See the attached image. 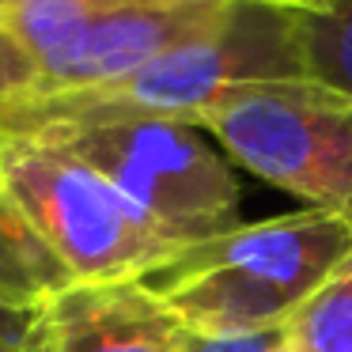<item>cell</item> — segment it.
<instances>
[{"mask_svg":"<svg viewBox=\"0 0 352 352\" xmlns=\"http://www.w3.org/2000/svg\"><path fill=\"white\" fill-rule=\"evenodd\" d=\"M31 137L54 140L95 167L186 246L239 228L235 170L201 137L197 125L163 118H110L46 125Z\"/></svg>","mask_w":352,"mask_h":352,"instance_id":"277c9868","label":"cell"},{"mask_svg":"<svg viewBox=\"0 0 352 352\" xmlns=\"http://www.w3.org/2000/svg\"><path fill=\"white\" fill-rule=\"evenodd\" d=\"M284 341L296 352H352V254L296 307L284 322Z\"/></svg>","mask_w":352,"mask_h":352,"instance_id":"30bf717a","label":"cell"},{"mask_svg":"<svg viewBox=\"0 0 352 352\" xmlns=\"http://www.w3.org/2000/svg\"><path fill=\"white\" fill-rule=\"evenodd\" d=\"M72 280L76 276L54 254V246L8 201H0V303L42 311Z\"/></svg>","mask_w":352,"mask_h":352,"instance_id":"9c48e42d","label":"cell"},{"mask_svg":"<svg viewBox=\"0 0 352 352\" xmlns=\"http://www.w3.org/2000/svg\"><path fill=\"white\" fill-rule=\"evenodd\" d=\"M276 80H307L296 8L231 4L228 16L205 34H193L114 84L4 107L0 129L34 133L46 125L110 118H163L197 125V118L228 91Z\"/></svg>","mask_w":352,"mask_h":352,"instance_id":"6da1fadb","label":"cell"},{"mask_svg":"<svg viewBox=\"0 0 352 352\" xmlns=\"http://www.w3.org/2000/svg\"><path fill=\"white\" fill-rule=\"evenodd\" d=\"M0 352H42V311L0 303Z\"/></svg>","mask_w":352,"mask_h":352,"instance_id":"4fadbf2b","label":"cell"},{"mask_svg":"<svg viewBox=\"0 0 352 352\" xmlns=\"http://www.w3.org/2000/svg\"><path fill=\"white\" fill-rule=\"evenodd\" d=\"M314 4H318V0H314Z\"/></svg>","mask_w":352,"mask_h":352,"instance_id":"2e32d148","label":"cell"},{"mask_svg":"<svg viewBox=\"0 0 352 352\" xmlns=\"http://www.w3.org/2000/svg\"><path fill=\"white\" fill-rule=\"evenodd\" d=\"M228 4H265V8H311L314 0H228Z\"/></svg>","mask_w":352,"mask_h":352,"instance_id":"5bb4252c","label":"cell"},{"mask_svg":"<svg viewBox=\"0 0 352 352\" xmlns=\"http://www.w3.org/2000/svg\"><path fill=\"white\" fill-rule=\"evenodd\" d=\"M125 4L140 0H0V107L23 99L50 57Z\"/></svg>","mask_w":352,"mask_h":352,"instance_id":"ba28073f","label":"cell"},{"mask_svg":"<svg viewBox=\"0 0 352 352\" xmlns=\"http://www.w3.org/2000/svg\"><path fill=\"white\" fill-rule=\"evenodd\" d=\"M228 0H140L95 19L80 38H72L57 57H50L31 91L16 102L54 99L69 91L102 87L144 69L160 54L205 34L228 16ZM8 102V107H16ZM4 110V107H0Z\"/></svg>","mask_w":352,"mask_h":352,"instance_id":"8992f818","label":"cell"},{"mask_svg":"<svg viewBox=\"0 0 352 352\" xmlns=\"http://www.w3.org/2000/svg\"><path fill=\"white\" fill-rule=\"evenodd\" d=\"M273 352H296V349H292V344H288V341H280V344H276V349H273Z\"/></svg>","mask_w":352,"mask_h":352,"instance_id":"9a60e30c","label":"cell"},{"mask_svg":"<svg viewBox=\"0 0 352 352\" xmlns=\"http://www.w3.org/2000/svg\"><path fill=\"white\" fill-rule=\"evenodd\" d=\"M258 178L352 223V99L318 80H276L228 91L197 118Z\"/></svg>","mask_w":352,"mask_h":352,"instance_id":"5b68a950","label":"cell"},{"mask_svg":"<svg viewBox=\"0 0 352 352\" xmlns=\"http://www.w3.org/2000/svg\"><path fill=\"white\" fill-rule=\"evenodd\" d=\"M280 341H284V326L261 329V333H197V329H190L186 352H273Z\"/></svg>","mask_w":352,"mask_h":352,"instance_id":"7c38bea8","label":"cell"},{"mask_svg":"<svg viewBox=\"0 0 352 352\" xmlns=\"http://www.w3.org/2000/svg\"><path fill=\"white\" fill-rule=\"evenodd\" d=\"M0 201H8L76 280H144L186 250L95 167L54 140L0 129Z\"/></svg>","mask_w":352,"mask_h":352,"instance_id":"3957f363","label":"cell"},{"mask_svg":"<svg viewBox=\"0 0 352 352\" xmlns=\"http://www.w3.org/2000/svg\"><path fill=\"white\" fill-rule=\"evenodd\" d=\"M307 80L352 99V0H318L296 8Z\"/></svg>","mask_w":352,"mask_h":352,"instance_id":"8fae6325","label":"cell"},{"mask_svg":"<svg viewBox=\"0 0 352 352\" xmlns=\"http://www.w3.org/2000/svg\"><path fill=\"white\" fill-rule=\"evenodd\" d=\"M186 333L144 280H72L42 307V352H186Z\"/></svg>","mask_w":352,"mask_h":352,"instance_id":"52a82bcc","label":"cell"},{"mask_svg":"<svg viewBox=\"0 0 352 352\" xmlns=\"http://www.w3.org/2000/svg\"><path fill=\"white\" fill-rule=\"evenodd\" d=\"M349 254L352 223L303 208L186 246L144 284L197 333H261L280 329Z\"/></svg>","mask_w":352,"mask_h":352,"instance_id":"7a4b0ae2","label":"cell"}]
</instances>
